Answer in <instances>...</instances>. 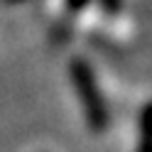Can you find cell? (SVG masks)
<instances>
[{
    "label": "cell",
    "mask_w": 152,
    "mask_h": 152,
    "mask_svg": "<svg viewBox=\"0 0 152 152\" xmlns=\"http://www.w3.org/2000/svg\"><path fill=\"white\" fill-rule=\"evenodd\" d=\"M71 71H74L76 86H79V93L83 96V106H86V110H88L91 125L101 128L103 123H106V110H103V103H101V96H98V88H96V83H93L88 69H86L83 64L76 61V64L71 66Z\"/></svg>",
    "instance_id": "6da1fadb"
},
{
    "label": "cell",
    "mask_w": 152,
    "mask_h": 152,
    "mask_svg": "<svg viewBox=\"0 0 152 152\" xmlns=\"http://www.w3.org/2000/svg\"><path fill=\"white\" fill-rule=\"evenodd\" d=\"M69 5L71 7H79V5H83V0H69Z\"/></svg>",
    "instance_id": "7a4b0ae2"
}]
</instances>
